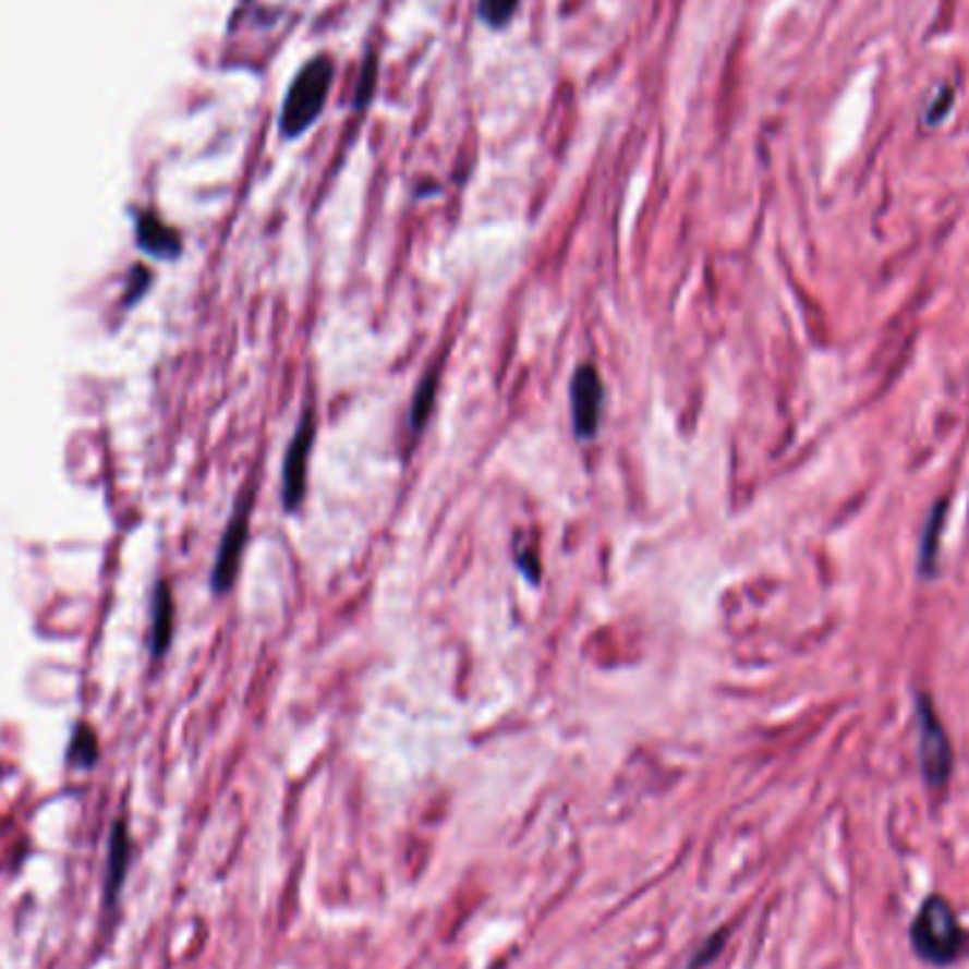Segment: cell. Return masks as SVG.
<instances>
[{
  "label": "cell",
  "mask_w": 969,
  "mask_h": 969,
  "mask_svg": "<svg viewBox=\"0 0 969 969\" xmlns=\"http://www.w3.org/2000/svg\"><path fill=\"white\" fill-rule=\"evenodd\" d=\"M910 942H913L921 961L933 964V967H949L964 956L969 935L964 933L956 910L944 896H928L913 919Z\"/></svg>",
  "instance_id": "cell-1"
},
{
  "label": "cell",
  "mask_w": 969,
  "mask_h": 969,
  "mask_svg": "<svg viewBox=\"0 0 969 969\" xmlns=\"http://www.w3.org/2000/svg\"><path fill=\"white\" fill-rule=\"evenodd\" d=\"M335 77V65L329 57H315L292 80L287 99L281 108V131L287 136L304 134L312 122L318 120L329 97V85Z\"/></svg>",
  "instance_id": "cell-2"
},
{
  "label": "cell",
  "mask_w": 969,
  "mask_h": 969,
  "mask_svg": "<svg viewBox=\"0 0 969 969\" xmlns=\"http://www.w3.org/2000/svg\"><path fill=\"white\" fill-rule=\"evenodd\" d=\"M919 765L921 777H924V786L930 791H944L953 777V743H949V735L944 729V723L935 715V706L930 701V694H919Z\"/></svg>",
  "instance_id": "cell-3"
},
{
  "label": "cell",
  "mask_w": 969,
  "mask_h": 969,
  "mask_svg": "<svg viewBox=\"0 0 969 969\" xmlns=\"http://www.w3.org/2000/svg\"><path fill=\"white\" fill-rule=\"evenodd\" d=\"M247 528H250V494H244L239 502H235L233 517L227 522L219 553H216V565H213L210 584L219 595H225L227 590L233 588L235 579H239L241 556H244V547H247Z\"/></svg>",
  "instance_id": "cell-4"
},
{
  "label": "cell",
  "mask_w": 969,
  "mask_h": 969,
  "mask_svg": "<svg viewBox=\"0 0 969 969\" xmlns=\"http://www.w3.org/2000/svg\"><path fill=\"white\" fill-rule=\"evenodd\" d=\"M312 439H315V420H312V411L306 409L304 414H301V423H298L295 434H292L287 457H283L281 496H283V508L287 510H295L298 505L304 502Z\"/></svg>",
  "instance_id": "cell-5"
},
{
  "label": "cell",
  "mask_w": 969,
  "mask_h": 969,
  "mask_svg": "<svg viewBox=\"0 0 969 969\" xmlns=\"http://www.w3.org/2000/svg\"><path fill=\"white\" fill-rule=\"evenodd\" d=\"M604 383L595 366L584 363L570 383V409H573V428L581 439H593L602 425Z\"/></svg>",
  "instance_id": "cell-6"
},
{
  "label": "cell",
  "mask_w": 969,
  "mask_h": 969,
  "mask_svg": "<svg viewBox=\"0 0 969 969\" xmlns=\"http://www.w3.org/2000/svg\"><path fill=\"white\" fill-rule=\"evenodd\" d=\"M173 618H177V607H173V595H170L168 581H159L154 590V607H150V635L148 646L154 658H162L168 652L170 641H173Z\"/></svg>",
  "instance_id": "cell-7"
},
{
  "label": "cell",
  "mask_w": 969,
  "mask_h": 969,
  "mask_svg": "<svg viewBox=\"0 0 969 969\" xmlns=\"http://www.w3.org/2000/svg\"><path fill=\"white\" fill-rule=\"evenodd\" d=\"M140 247L148 250V253L159 255V258H173V255L182 250V241L173 230L162 225V221L150 219V216H142L140 219Z\"/></svg>",
  "instance_id": "cell-8"
},
{
  "label": "cell",
  "mask_w": 969,
  "mask_h": 969,
  "mask_svg": "<svg viewBox=\"0 0 969 969\" xmlns=\"http://www.w3.org/2000/svg\"><path fill=\"white\" fill-rule=\"evenodd\" d=\"M944 517H947V502H938L930 517L928 528H924V538H921V556H919V570L924 576L935 573V559H938V538L944 531Z\"/></svg>",
  "instance_id": "cell-9"
},
{
  "label": "cell",
  "mask_w": 969,
  "mask_h": 969,
  "mask_svg": "<svg viewBox=\"0 0 969 969\" xmlns=\"http://www.w3.org/2000/svg\"><path fill=\"white\" fill-rule=\"evenodd\" d=\"M99 758V746H97V735H94L92 726H85L80 723L74 735H71V746H69V763L71 765H80V768H92Z\"/></svg>",
  "instance_id": "cell-10"
},
{
  "label": "cell",
  "mask_w": 969,
  "mask_h": 969,
  "mask_svg": "<svg viewBox=\"0 0 969 969\" xmlns=\"http://www.w3.org/2000/svg\"><path fill=\"white\" fill-rule=\"evenodd\" d=\"M434 395H437V375H425L423 383L414 391V403H411V428L420 432L434 409Z\"/></svg>",
  "instance_id": "cell-11"
},
{
  "label": "cell",
  "mask_w": 969,
  "mask_h": 969,
  "mask_svg": "<svg viewBox=\"0 0 969 969\" xmlns=\"http://www.w3.org/2000/svg\"><path fill=\"white\" fill-rule=\"evenodd\" d=\"M519 9V0H482L480 14L490 28H502Z\"/></svg>",
  "instance_id": "cell-12"
},
{
  "label": "cell",
  "mask_w": 969,
  "mask_h": 969,
  "mask_svg": "<svg viewBox=\"0 0 969 969\" xmlns=\"http://www.w3.org/2000/svg\"><path fill=\"white\" fill-rule=\"evenodd\" d=\"M519 565H522V570H524V573H528V579H533V581L538 579V561H536V553H533V550L519 553Z\"/></svg>",
  "instance_id": "cell-13"
},
{
  "label": "cell",
  "mask_w": 969,
  "mask_h": 969,
  "mask_svg": "<svg viewBox=\"0 0 969 969\" xmlns=\"http://www.w3.org/2000/svg\"><path fill=\"white\" fill-rule=\"evenodd\" d=\"M947 99H953V92H944L942 94V99H938V102H935V106H933L935 113H933V117H930V120H933V122L942 120L944 113H947Z\"/></svg>",
  "instance_id": "cell-14"
}]
</instances>
